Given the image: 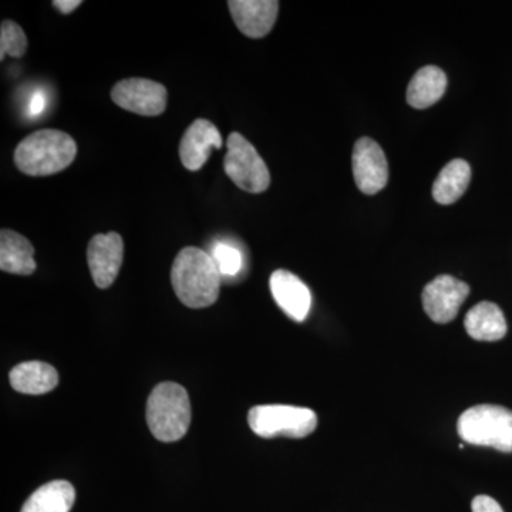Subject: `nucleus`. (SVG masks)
Returning <instances> with one entry per match:
<instances>
[{
    "label": "nucleus",
    "mask_w": 512,
    "mask_h": 512,
    "mask_svg": "<svg viewBox=\"0 0 512 512\" xmlns=\"http://www.w3.org/2000/svg\"><path fill=\"white\" fill-rule=\"evenodd\" d=\"M171 282L177 298L191 309L208 308L220 298L222 275L204 249H181L174 259Z\"/></svg>",
    "instance_id": "obj_1"
},
{
    "label": "nucleus",
    "mask_w": 512,
    "mask_h": 512,
    "mask_svg": "<svg viewBox=\"0 0 512 512\" xmlns=\"http://www.w3.org/2000/svg\"><path fill=\"white\" fill-rule=\"evenodd\" d=\"M458 436L474 446L512 453V412L495 404H478L461 414Z\"/></svg>",
    "instance_id": "obj_4"
},
{
    "label": "nucleus",
    "mask_w": 512,
    "mask_h": 512,
    "mask_svg": "<svg viewBox=\"0 0 512 512\" xmlns=\"http://www.w3.org/2000/svg\"><path fill=\"white\" fill-rule=\"evenodd\" d=\"M471 510L473 512H504L501 505L488 495H478L474 498L473 503H471Z\"/></svg>",
    "instance_id": "obj_22"
},
{
    "label": "nucleus",
    "mask_w": 512,
    "mask_h": 512,
    "mask_svg": "<svg viewBox=\"0 0 512 512\" xmlns=\"http://www.w3.org/2000/svg\"><path fill=\"white\" fill-rule=\"evenodd\" d=\"M470 338L480 342H497L507 335V320L500 306L493 302H480L470 309L464 319Z\"/></svg>",
    "instance_id": "obj_15"
},
{
    "label": "nucleus",
    "mask_w": 512,
    "mask_h": 512,
    "mask_svg": "<svg viewBox=\"0 0 512 512\" xmlns=\"http://www.w3.org/2000/svg\"><path fill=\"white\" fill-rule=\"evenodd\" d=\"M43 109H45V97L42 93H36L33 99L30 100L29 114L32 117L39 116Z\"/></svg>",
    "instance_id": "obj_24"
},
{
    "label": "nucleus",
    "mask_w": 512,
    "mask_h": 512,
    "mask_svg": "<svg viewBox=\"0 0 512 512\" xmlns=\"http://www.w3.org/2000/svg\"><path fill=\"white\" fill-rule=\"evenodd\" d=\"M26 50L28 37L23 29L13 20H3L0 28V60H5L6 56L20 59L25 56Z\"/></svg>",
    "instance_id": "obj_20"
},
{
    "label": "nucleus",
    "mask_w": 512,
    "mask_h": 512,
    "mask_svg": "<svg viewBox=\"0 0 512 512\" xmlns=\"http://www.w3.org/2000/svg\"><path fill=\"white\" fill-rule=\"evenodd\" d=\"M248 424L256 436L262 439L279 436L303 439L316 430L318 416L306 407L262 404L249 410Z\"/></svg>",
    "instance_id": "obj_5"
},
{
    "label": "nucleus",
    "mask_w": 512,
    "mask_h": 512,
    "mask_svg": "<svg viewBox=\"0 0 512 512\" xmlns=\"http://www.w3.org/2000/svg\"><path fill=\"white\" fill-rule=\"evenodd\" d=\"M353 175L357 188L367 195L382 191L389 181V165L382 147L372 138L363 137L353 148Z\"/></svg>",
    "instance_id": "obj_9"
},
{
    "label": "nucleus",
    "mask_w": 512,
    "mask_h": 512,
    "mask_svg": "<svg viewBox=\"0 0 512 512\" xmlns=\"http://www.w3.org/2000/svg\"><path fill=\"white\" fill-rule=\"evenodd\" d=\"M82 5V0H55V2H53V6L59 9L63 15H70V13L74 12V10Z\"/></svg>",
    "instance_id": "obj_23"
},
{
    "label": "nucleus",
    "mask_w": 512,
    "mask_h": 512,
    "mask_svg": "<svg viewBox=\"0 0 512 512\" xmlns=\"http://www.w3.org/2000/svg\"><path fill=\"white\" fill-rule=\"evenodd\" d=\"M471 181V167L466 160L450 161L441 170L433 185V198L441 205H450L460 200Z\"/></svg>",
    "instance_id": "obj_19"
},
{
    "label": "nucleus",
    "mask_w": 512,
    "mask_h": 512,
    "mask_svg": "<svg viewBox=\"0 0 512 512\" xmlns=\"http://www.w3.org/2000/svg\"><path fill=\"white\" fill-rule=\"evenodd\" d=\"M272 296L279 308L295 322H303L308 318L312 306V295L308 286L303 284L292 272L279 269L269 281Z\"/></svg>",
    "instance_id": "obj_13"
},
{
    "label": "nucleus",
    "mask_w": 512,
    "mask_h": 512,
    "mask_svg": "<svg viewBox=\"0 0 512 512\" xmlns=\"http://www.w3.org/2000/svg\"><path fill=\"white\" fill-rule=\"evenodd\" d=\"M167 89L161 83L148 79L121 80L111 90V99L120 109L156 117L163 114L167 107Z\"/></svg>",
    "instance_id": "obj_7"
},
{
    "label": "nucleus",
    "mask_w": 512,
    "mask_h": 512,
    "mask_svg": "<svg viewBox=\"0 0 512 512\" xmlns=\"http://www.w3.org/2000/svg\"><path fill=\"white\" fill-rule=\"evenodd\" d=\"M470 286L453 276L441 275L426 285L423 295V308L433 322L446 325L457 318L463 303L466 302Z\"/></svg>",
    "instance_id": "obj_8"
},
{
    "label": "nucleus",
    "mask_w": 512,
    "mask_h": 512,
    "mask_svg": "<svg viewBox=\"0 0 512 512\" xmlns=\"http://www.w3.org/2000/svg\"><path fill=\"white\" fill-rule=\"evenodd\" d=\"M229 12L238 29L251 39L271 33L279 13L276 0H229Z\"/></svg>",
    "instance_id": "obj_12"
},
{
    "label": "nucleus",
    "mask_w": 512,
    "mask_h": 512,
    "mask_svg": "<svg viewBox=\"0 0 512 512\" xmlns=\"http://www.w3.org/2000/svg\"><path fill=\"white\" fill-rule=\"evenodd\" d=\"M221 147L222 137L217 126L210 120H195L181 138V163L187 170H201L211 157L212 150H220Z\"/></svg>",
    "instance_id": "obj_11"
},
{
    "label": "nucleus",
    "mask_w": 512,
    "mask_h": 512,
    "mask_svg": "<svg viewBox=\"0 0 512 512\" xmlns=\"http://www.w3.org/2000/svg\"><path fill=\"white\" fill-rule=\"evenodd\" d=\"M447 76L440 67L426 66L414 74L407 89V103L414 109H429L444 96Z\"/></svg>",
    "instance_id": "obj_17"
},
{
    "label": "nucleus",
    "mask_w": 512,
    "mask_h": 512,
    "mask_svg": "<svg viewBox=\"0 0 512 512\" xmlns=\"http://www.w3.org/2000/svg\"><path fill=\"white\" fill-rule=\"evenodd\" d=\"M76 501V490L69 481H50L23 505L22 512H70Z\"/></svg>",
    "instance_id": "obj_18"
},
{
    "label": "nucleus",
    "mask_w": 512,
    "mask_h": 512,
    "mask_svg": "<svg viewBox=\"0 0 512 512\" xmlns=\"http://www.w3.org/2000/svg\"><path fill=\"white\" fill-rule=\"evenodd\" d=\"M210 255L214 259L215 265L220 269L221 275L228 276V278L238 275L242 269V264H244L239 249L232 247V245L224 244V242L214 245Z\"/></svg>",
    "instance_id": "obj_21"
},
{
    "label": "nucleus",
    "mask_w": 512,
    "mask_h": 512,
    "mask_svg": "<svg viewBox=\"0 0 512 512\" xmlns=\"http://www.w3.org/2000/svg\"><path fill=\"white\" fill-rule=\"evenodd\" d=\"M228 153L224 158V170L229 180L241 190L261 194L271 184L268 165L259 156L255 147L239 133L229 134Z\"/></svg>",
    "instance_id": "obj_6"
},
{
    "label": "nucleus",
    "mask_w": 512,
    "mask_h": 512,
    "mask_svg": "<svg viewBox=\"0 0 512 512\" xmlns=\"http://www.w3.org/2000/svg\"><path fill=\"white\" fill-rule=\"evenodd\" d=\"M77 156V144L60 130L35 131L20 141L15 150L16 167L30 177L62 173Z\"/></svg>",
    "instance_id": "obj_2"
},
{
    "label": "nucleus",
    "mask_w": 512,
    "mask_h": 512,
    "mask_svg": "<svg viewBox=\"0 0 512 512\" xmlns=\"http://www.w3.org/2000/svg\"><path fill=\"white\" fill-rule=\"evenodd\" d=\"M0 269L23 276L36 271L35 248L29 239L12 229L0 231Z\"/></svg>",
    "instance_id": "obj_14"
},
{
    "label": "nucleus",
    "mask_w": 512,
    "mask_h": 512,
    "mask_svg": "<svg viewBox=\"0 0 512 512\" xmlns=\"http://www.w3.org/2000/svg\"><path fill=\"white\" fill-rule=\"evenodd\" d=\"M10 386L23 394H46L59 384V373L55 367L43 362H25L13 367L9 375Z\"/></svg>",
    "instance_id": "obj_16"
},
{
    "label": "nucleus",
    "mask_w": 512,
    "mask_h": 512,
    "mask_svg": "<svg viewBox=\"0 0 512 512\" xmlns=\"http://www.w3.org/2000/svg\"><path fill=\"white\" fill-rule=\"evenodd\" d=\"M146 417L151 434L158 441L174 443L183 439L191 424L187 390L174 382L157 384L148 397Z\"/></svg>",
    "instance_id": "obj_3"
},
{
    "label": "nucleus",
    "mask_w": 512,
    "mask_h": 512,
    "mask_svg": "<svg viewBox=\"0 0 512 512\" xmlns=\"http://www.w3.org/2000/svg\"><path fill=\"white\" fill-rule=\"evenodd\" d=\"M124 242L117 232L94 235L87 248V262L97 288L107 289L116 281L123 265Z\"/></svg>",
    "instance_id": "obj_10"
}]
</instances>
